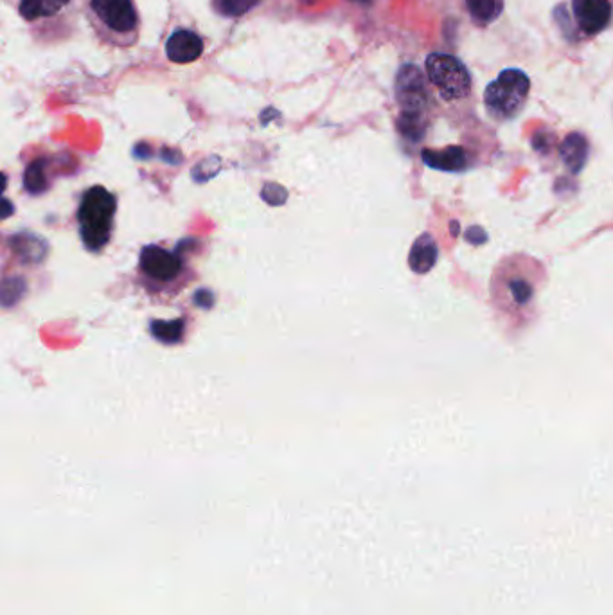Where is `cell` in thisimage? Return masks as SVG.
<instances>
[{"instance_id":"obj_1","label":"cell","mask_w":613,"mask_h":615,"mask_svg":"<svg viewBox=\"0 0 613 615\" xmlns=\"http://www.w3.org/2000/svg\"><path fill=\"white\" fill-rule=\"evenodd\" d=\"M116 214V197L101 186L90 188L81 200L78 211L81 240L89 250L103 249L110 240Z\"/></svg>"},{"instance_id":"obj_2","label":"cell","mask_w":613,"mask_h":615,"mask_svg":"<svg viewBox=\"0 0 613 615\" xmlns=\"http://www.w3.org/2000/svg\"><path fill=\"white\" fill-rule=\"evenodd\" d=\"M531 80L520 69H504L491 81L484 92V103L488 108L489 116L498 121L515 119L525 107L529 96Z\"/></svg>"},{"instance_id":"obj_3","label":"cell","mask_w":613,"mask_h":615,"mask_svg":"<svg viewBox=\"0 0 613 615\" xmlns=\"http://www.w3.org/2000/svg\"><path fill=\"white\" fill-rule=\"evenodd\" d=\"M427 76L445 101L466 98L471 90L468 67L452 54L432 53L427 58Z\"/></svg>"},{"instance_id":"obj_4","label":"cell","mask_w":613,"mask_h":615,"mask_svg":"<svg viewBox=\"0 0 613 615\" xmlns=\"http://www.w3.org/2000/svg\"><path fill=\"white\" fill-rule=\"evenodd\" d=\"M396 99L401 112L427 114L428 90L425 74L418 65L407 63L401 67L396 76Z\"/></svg>"},{"instance_id":"obj_5","label":"cell","mask_w":613,"mask_h":615,"mask_svg":"<svg viewBox=\"0 0 613 615\" xmlns=\"http://www.w3.org/2000/svg\"><path fill=\"white\" fill-rule=\"evenodd\" d=\"M92 9L116 33H130L139 22L132 0H92Z\"/></svg>"},{"instance_id":"obj_6","label":"cell","mask_w":613,"mask_h":615,"mask_svg":"<svg viewBox=\"0 0 613 615\" xmlns=\"http://www.w3.org/2000/svg\"><path fill=\"white\" fill-rule=\"evenodd\" d=\"M141 268L144 274L152 279L171 281L180 274L182 259L177 252H169L157 245H148L141 252Z\"/></svg>"},{"instance_id":"obj_7","label":"cell","mask_w":613,"mask_h":615,"mask_svg":"<svg viewBox=\"0 0 613 615\" xmlns=\"http://www.w3.org/2000/svg\"><path fill=\"white\" fill-rule=\"evenodd\" d=\"M579 29L588 35L601 33L612 20V4L608 0H572Z\"/></svg>"},{"instance_id":"obj_8","label":"cell","mask_w":613,"mask_h":615,"mask_svg":"<svg viewBox=\"0 0 613 615\" xmlns=\"http://www.w3.org/2000/svg\"><path fill=\"white\" fill-rule=\"evenodd\" d=\"M202 53H204V42L193 31L180 29L177 33L169 36L168 44H166V54H168L171 62H196L202 56Z\"/></svg>"},{"instance_id":"obj_9","label":"cell","mask_w":613,"mask_h":615,"mask_svg":"<svg viewBox=\"0 0 613 615\" xmlns=\"http://www.w3.org/2000/svg\"><path fill=\"white\" fill-rule=\"evenodd\" d=\"M423 162L439 171H462L468 168V153L461 146H448L445 150H425Z\"/></svg>"},{"instance_id":"obj_10","label":"cell","mask_w":613,"mask_h":615,"mask_svg":"<svg viewBox=\"0 0 613 615\" xmlns=\"http://www.w3.org/2000/svg\"><path fill=\"white\" fill-rule=\"evenodd\" d=\"M437 256H439V250H437L434 238L430 234H421L410 249L409 265L412 272L427 274L436 265Z\"/></svg>"},{"instance_id":"obj_11","label":"cell","mask_w":613,"mask_h":615,"mask_svg":"<svg viewBox=\"0 0 613 615\" xmlns=\"http://www.w3.org/2000/svg\"><path fill=\"white\" fill-rule=\"evenodd\" d=\"M561 161L569 168L570 173L578 175L588 161V141L585 135L570 134L565 137L560 148Z\"/></svg>"},{"instance_id":"obj_12","label":"cell","mask_w":613,"mask_h":615,"mask_svg":"<svg viewBox=\"0 0 613 615\" xmlns=\"http://www.w3.org/2000/svg\"><path fill=\"white\" fill-rule=\"evenodd\" d=\"M502 292L506 294L507 304H511V308H525L533 301L534 283L524 274H513L504 279Z\"/></svg>"},{"instance_id":"obj_13","label":"cell","mask_w":613,"mask_h":615,"mask_svg":"<svg viewBox=\"0 0 613 615\" xmlns=\"http://www.w3.org/2000/svg\"><path fill=\"white\" fill-rule=\"evenodd\" d=\"M11 247L17 258L24 263L38 265L47 254V243L36 238L35 234H17L11 238Z\"/></svg>"},{"instance_id":"obj_14","label":"cell","mask_w":613,"mask_h":615,"mask_svg":"<svg viewBox=\"0 0 613 615\" xmlns=\"http://www.w3.org/2000/svg\"><path fill=\"white\" fill-rule=\"evenodd\" d=\"M69 0H20V15L33 22L42 17H53L60 13Z\"/></svg>"},{"instance_id":"obj_15","label":"cell","mask_w":613,"mask_h":615,"mask_svg":"<svg viewBox=\"0 0 613 615\" xmlns=\"http://www.w3.org/2000/svg\"><path fill=\"white\" fill-rule=\"evenodd\" d=\"M398 132L410 143H419L427 132V116L416 112H400L398 117Z\"/></svg>"},{"instance_id":"obj_16","label":"cell","mask_w":613,"mask_h":615,"mask_svg":"<svg viewBox=\"0 0 613 615\" xmlns=\"http://www.w3.org/2000/svg\"><path fill=\"white\" fill-rule=\"evenodd\" d=\"M466 6L473 20L486 26L500 17L504 0H466Z\"/></svg>"},{"instance_id":"obj_17","label":"cell","mask_w":613,"mask_h":615,"mask_svg":"<svg viewBox=\"0 0 613 615\" xmlns=\"http://www.w3.org/2000/svg\"><path fill=\"white\" fill-rule=\"evenodd\" d=\"M45 170H47V161L44 159H36L27 166L26 173H24V188L31 195H40L47 189Z\"/></svg>"},{"instance_id":"obj_18","label":"cell","mask_w":613,"mask_h":615,"mask_svg":"<svg viewBox=\"0 0 613 615\" xmlns=\"http://www.w3.org/2000/svg\"><path fill=\"white\" fill-rule=\"evenodd\" d=\"M184 328H186V324L182 319H178V321H153L152 326H150L153 337L159 342H164V344H175L182 339Z\"/></svg>"},{"instance_id":"obj_19","label":"cell","mask_w":613,"mask_h":615,"mask_svg":"<svg viewBox=\"0 0 613 615\" xmlns=\"http://www.w3.org/2000/svg\"><path fill=\"white\" fill-rule=\"evenodd\" d=\"M258 4L259 0H213V8L222 17H241Z\"/></svg>"},{"instance_id":"obj_20","label":"cell","mask_w":613,"mask_h":615,"mask_svg":"<svg viewBox=\"0 0 613 615\" xmlns=\"http://www.w3.org/2000/svg\"><path fill=\"white\" fill-rule=\"evenodd\" d=\"M26 290V281L22 277H6L2 283V304L6 308L17 304L26 294Z\"/></svg>"},{"instance_id":"obj_21","label":"cell","mask_w":613,"mask_h":615,"mask_svg":"<svg viewBox=\"0 0 613 615\" xmlns=\"http://www.w3.org/2000/svg\"><path fill=\"white\" fill-rule=\"evenodd\" d=\"M261 197L270 205H283L288 198V193L283 186L279 184H267L263 191H261Z\"/></svg>"},{"instance_id":"obj_22","label":"cell","mask_w":613,"mask_h":615,"mask_svg":"<svg viewBox=\"0 0 613 615\" xmlns=\"http://www.w3.org/2000/svg\"><path fill=\"white\" fill-rule=\"evenodd\" d=\"M214 161H216V157L205 159L204 162H198V166L193 170V179H195L196 182H205V180L213 179L216 173H214V171H209V166H213Z\"/></svg>"},{"instance_id":"obj_23","label":"cell","mask_w":613,"mask_h":615,"mask_svg":"<svg viewBox=\"0 0 613 615\" xmlns=\"http://www.w3.org/2000/svg\"><path fill=\"white\" fill-rule=\"evenodd\" d=\"M195 304L202 308H211L214 304V295L209 290H198L195 294Z\"/></svg>"},{"instance_id":"obj_24","label":"cell","mask_w":613,"mask_h":615,"mask_svg":"<svg viewBox=\"0 0 613 615\" xmlns=\"http://www.w3.org/2000/svg\"><path fill=\"white\" fill-rule=\"evenodd\" d=\"M162 159L169 162V164H180L182 162V155L178 152H171V150H164L162 152Z\"/></svg>"},{"instance_id":"obj_25","label":"cell","mask_w":613,"mask_h":615,"mask_svg":"<svg viewBox=\"0 0 613 615\" xmlns=\"http://www.w3.org/2000/svg\"><path fill=\"white\" fill-rule=\"evenodd\" d=\"M4 207H6V209H4V213H2V218H8L11 211H13V209H11V202H9V200H4Z\"/></svg>"},{"instance_id":"obj_26","label":"cell","mask_w":613,"mask_h":615,"mask_svg":"<svg viewBox=\"0 0 613 615\" xmlns=\"http://www.w3.org/2000/svg\"><path fill=\"white\" fill-rule=\"evenodd\" d=\"M265 114H274V116H277L276 110H272V108H268ZM267 123H268V116H263V125H267Z\"/></svg>"}]
</instances>
